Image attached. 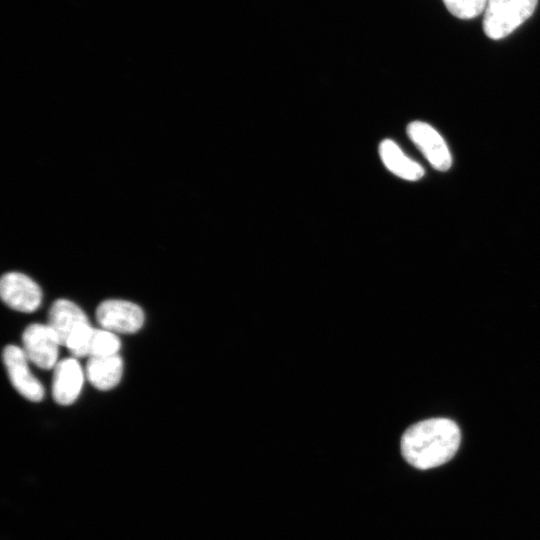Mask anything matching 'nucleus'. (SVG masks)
Instances as JSON below:
<instances>
[{
	"instance_id": "nucleus-9",
	"label": "nucleus",
	"mask_w": 540,
	"mask_h": 540,
	"mask_svg": "<svg viewBox=\"0 0 540 540\" xmlns=\"http://www.w3.org/2000/svg\"><path fill=\"white\" fill-rule=\"evenodd\" d=\"M83 371L74 358L58 362L54 367L52 396L60 405L72 404L78 397L83 385Z\"/></svg>"
},
{
	"instance_id": "nucleus-2",
	"label": "nucleus",
	"mask_w": 540,
	"mask_h": 540,
	"mask_svg": "<svg viewBox=\"0 0 540 540\" xmlns=\"http://www.w3.org/2000/svg\"><path fill=\"white\" fill-rule=\"evenodd\" d=\"M538 0H487L484 10L485 34L499 40L511 34L533 13Z\"/></svg>"
},
{
	"instance_id": "nucleus-12",
	"label": "nucleus",
	"mask_w": 540,
	"mask_h": 540,
	"mask_svg": "<svg viewBox=\"0 0 540 540\" xmlns=\"http://www.w3.org/2000/svg\"><path fill=\"white\" fill-rule=\"evenodd\" d=\"M119 338L105 329H93L89 342V357L118 354Z\"/></svg>"
},
{
	"instance_id": "nucleus-1",
	"label": "nucleus",
	"mask_w": 540,
	"mask_h": 540,
	"mask_svg": "<svg viewBox=\"0 0 540 540\" xmlns=\"http://www.w3.org/2000/svg\"><path fill=\"white\" fill-rule=\"evenodd\" d=\"M461 442L458 425L448 418H430L408 427L401 437L403 458L411 466L426 470L447 463Z\"/></svg>"
},
{
	"instance_id": "nucleus-7",
	"label": "nucleus",
	"mask_w": 540,
	"mask_h": 540,
	"mask_svg": "<svg viewBox=\"0 0 540 540\" xmlns=\"http://www.w3.org/2000/svg\"><path fill=\"white\" fill-rule=\"evenodd\" d=\"M407 133L428 162L438 171H447L452 157L442 136L429 124L414 121L408 125Z\"/></svg>"
},
{
	"instance_id": "nucleus-6",
	"label": "nucleus",
	"mask_w": 540,
	"mask_h": 540,
	"mask_svg": "<svg viewBox=\"0 0 540 540\" xmlns=\"http://www.w3.org/2000/svg\"><path fill=\"white\" fill-rule=\"evenodd\" d=\"M3 362L14 388L25 398L39 402L44 397V388L30 372L28 358L23 349L8 345L3 350Z\"/></svg>"
},
{
	"instance_id": "nucleus-3",
	"label": "nucleus",
	"mask_w": 540,
	"mask_h": 540,
	"mask_svg": "<svg viewBox=\"0 0 540 540\" xmlns=\"http://www.w3.org/2000/svg\"><path fill=\"white\" fill-rule=\"evenodd\" d=\"M96 318L103 329L113 333H135L144 323V313L138 305L118 299L100 303Z\"/></svg>"
},
{
	"instance_id": "nucleus-10",
	"label": "nucleus",
	"mask_w": 540,
	"mask_h": 540,
	"mask_svg": "<svg viewBox=\"0 0 540 540\" xmlns=\"http://www.w3.org/2000/svg\"><path fill=\"white\" fill-rule=\"evenodd\" d=\"M122 372L123 361L118 354L89 357L85 370L88 381L99 390L114 388Z\"/></svg>"
},
{
	"instance_id": "nucleus-4",
	"label": "nucleus",
	"mask_w": 540,
	"mask_h": 540,
	"mask_svg": "<svg viewBox=\"0 0 540 540\" xmlns=\"http://www.w3.org/2000/svg\"><path fill=\"white\" fill-rule=\"evenodd\" d=\"M23 351L29 361L41 369H51L57 364L61 345L48 325L30 324L22 335Z\"/></svg>"
},
{
	"instance_id": "nucleus-11",
	"label": "nucleus",
	"mask_w": 540,
	"mask_h": 540,
	"mask_svg": "<svg viewBox=\"0 0 540 540\" xmlns=\"http://www.w3.org/2000/svg\"><path fill=\"white\" fill-rule=\"evenodd\" d=\"M379 155L386 168L400 178L415 181L424 175V169L406 156L392 140L386 139L380 143Z\"/></svg>"
},
{
	"instance_id": "nucleus-13",
	"label": "nucleus",
	"mask_w": 540,
	"mask_h": 540,
	"mask_svg": "<svg viewBox=\"0 0 540 540\" xmlns=\"http://www.w3.org/2000/svg\"><path fill=\"white\" fill-rule=\"evenodd\" d=\"M448 11L459 19H472L484 12L487 0H442Z\"/></svg>"
},
{
	"instance_id": "nucleus-8",
	"label": "nucleus",
	"mask_w": 540,
	"mask_h": 540,
	"mask_svg": "<svg viewBox=\"0 0 540 540\" xmlns=\"http://www.w3.org/2000/svg\"><path fill=\"white\" fill-rule=\"evenodd\" d=\"M47 325L59 343L66 346L73 335L90 324L79 306L69 300L58 299L50 307Z\"/></svg>"
},
{
	"instance_id": "nucleus-5",
	"label": "nucleus",
	"mask_w": 540,
	"mask_h": 540,
	"mask_svg": "<svg viewBox=\"0 0 540 540\" xmlns=\"http://www.w3.org/2000/svg\"><path fill=\"white\" fill-rule=\"evenodd\" d=\"M0 294L7 306L26 313L35 311L42 299L41 289L36 282L18 272L3 275L0 282Z\"/></svg>"
}]
</instances>
